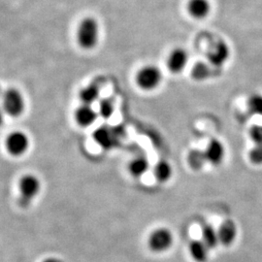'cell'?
I'll return each instance as SVG.
<instances>
[{
	"label": "cell",
	"mask_w": 262,
	"mask_h": 262,
	"mask_svg": "<svg viewBox=\"0 0 262 262\" xmlns=\"http://www.w3.org/2000/svg\"><path fill=\"white\" fill-rule=\"evenodd\" d=\"M100 36V28L97 19L85 17L77 28L76 39L78 45L84 50H93L97 46Z\"/></svg>",
	"instance_id": "obj_1"
},
{
	"label": "cell",
	"mask_w": 262,
	"mask_h": 262,
	"mask_svg": "<svg viewBox=\"0 0 262 262\" xmlns=\"http://www.w3.org/2000/svg\"><path fill=\"white\" fill-rule=\"evenodd\" d=\"M1 105L6 115L18 118L25 111L26 101L24 95L18 89L10 88L2 93Z\"/></svg>",
	"instance_id": "obj_2"
},
{
	"label": "cell",
	"mask_w": 262,
	"mask_h": 262,
	"mask_svg": "<svg viewBox=\"0 0 262 262\" xmlns=\"http://www.w3.org/2000/svg\"><path fill=\"white\" fill-rule=\"evenodd\" d=\"M19 205L24 208L30 205L41 189L40 180L32 174H27L19 180Z\"/></svg>",
	"instance_id": "obj_3"
},
{
	"label": "cell",
	"mask_w": 262,
	"mask_h": 262,
	"mask_svg": "<svg viewBox=\"0 0 262 262\" xmlns=\"http://www.w3.org/2000/svg\"><path fill=\"white\" fill-rule=\"evenodd\" d=\"M162 79L161 72L158 67L144 66L136 75V83L144 91H152L159 86Z\"/></svg>",
	"instance_id": "obj_4"
},
{
	"label": "cell",
	"mask_w": 262,
	"mask_h": 262,
	"mask_svg": "<svg viewBox=\"0 0 262 262\" xmlns=\"http://www.w3.org/2000/svg\"><path fill=\"white\" fill-rule=\"evenodd\" d=\"M5 148L13 157H20L29 148L28 136L23 131H13L6 137Z\"/></svg>",
	"instance_id": "obj_5"
},
{
	"label": "cell",
	"mask_w": 262,
	"mask_h": 262,
	"mask_svg": "<svg viewBox=\"0 0 262 262\" xmlns=\"http://www.w3.org/2000/svg\"><path fill=\"white\" fill-rule=\"evenodd\" d=\"M173 242V236L168 229L159 228L155 230L149 238L150 250L157 253H161L168 250Z\"/></svg>",
	"instance_id": "obj_6"
},
{
	"label": "cell",
	"mask_w": 262,
	"mask_h": 262,
	"mask_svg": "<svg viewBox=\"0 0 262 262\" xmlns=\"http://www.w3.org/2000/svg\"><path fill=\"white\" fill-rule=\"evenodd\" d=\"M98 116V112L94 109L93 105L88 104H82L79 106L74 114L77 124L82 127H89L93 125Z\"/></svg>",
	"instance_id": "obj_7"
},
{
	"label": "cell",
	"mask_w": 262,
	"mask_h": 262,
	"mask_svg": "<svg viewBox=\"0 0 262 262\" xmlns=\"http://www.w3.org/2000/svg\"><path fill=\"white\" fill-rule=\"evenodd\" d=\"M230 51L228 45L224 41H219L215 43L208 53L209 61L215 66H223L229 58Z\"/></svg>",
	"instance_id": "obj_8"
},
{
	"label": "cell",
	"mask_w": 262,
	"mask_h": 262,
	"mask_svg": "<svg viewBox=\"0 0 262 262\" xmlns=\"http://www.w3.org/2000/svg\"><path fill=\"white\" fill-rule=\"evenodd\" d=\"M119 136L116 134L115 130L112 128H108L102 126L94 132V139L101 148L103 149H112L116 146L117 138Z\"/></svg>",
	"instance_id": "obj_9"
},
{
	"label": "cell",
	"mask_w": 262,
	"mask_h": 262,
	"mask_svg": "<svg viewBox=\"0 0 262 262\" xmlns=\"http://www.w3.org/2000/svg\"><path fill=\"white\" fill-rule=\"evenodd\" d=\"M188 56L187 52L183 49H175L171 52L168 56L169 70L173 73H180L182 72L185 67L187 66Z\"/></svg>",
	"instance_id": "obj_10"
},
{
	"label": "cell",
	"mask_w": 262,
	"mask_h": 262,
	"mask_svg": "<svg viewBox=\"0 0 262 262\" xmlns=\"http://www.w3.org/2000/svg\"><path fill=\"white\" fill-rule=\"evenodd\" d=\"M225 147L221 141L213 139L207 146L205 155L207 161L213 165H219L225 158Z\"/></svg>",
	"instance_id": "obj_11"
},
{
	"label": "cell",
	"mask_w": 262,
	"mask_h": 262,
	"mask_svg": "<svg viewBox=\"0 0 262 262\" xmlns=\"http://www.w3.org/2000/svg\"><path fill=\"white\" fill-rule=\"evenodd\" d=\"M187 10L190 16L195 19H204L211 11V4L209 0H189Z\"/></svg>",
	"instance_id": "obj_12"
},
{
	"label": "cell",
	"mask_w": 262,
	"mask_h": 262,
	"mask_svg": "<svg viewBox=\"0 0 262 262\" xmlns=\"http://www.w3.org/2000/svg\"><path fill=\"white\" fill-rule=\"evenodd\" d=\"M217 233H219L220 242L225 246H229L234 242L236 238V234H237L236 225L232 221L227 220L221 225Z\"/></svg>",
	"instance_id": "obj_13"
},
{
	"label": "cell",
	"mask_w": 262,
	"mask_h": 262,
	"mask_svg": "<svg viewBox=\"0 0 262 262\" xmlns=\"http://www.w3.org/2000/svg\"><path fill=\"white\" fill-rule=\"evenodd\" d=\"M100 96V89L97 84H91L84 89H82L79 93V97L82 101V104H93L99 99Z\"/></svg>",
	"instance_id": "obj_14"
},
{
	"label": "cell",
	"mask_w": 262,
	"mask_h": 262,
	"mask_svg": "<svg viewBox=\"0 0 262 262\" xmlns=\"http://www.w3.org/2000/svg\"><path fill=\"white\" fill-rule=\"evenodd\" d=\"M189 252L193 259L197 262H206L209 248L203 241H193L189 245Z\"/></svg>",
	"instance_id": "obj_15"
},
{
	"label": "cell",
	"mask_w": 262,
	"mask_h": 262,
	"mask_svg": "<svg viewBox=\"0 0 262 262\" xmlns=\"http://www.w3.org/2000/svg\"><path fill=\"white\" fill-rule=\"evenodd\" d=\"M128 168H129V172L133 177L140 178L149 169L148 159L144 157L135 158L131 160Z\"/></svg>",
	"instance_id": "obj_16"
},
{
	"label": "cell",
	"mask_w": 262,
	"mask_h": 262,
	"mask_svg": "<svg viewBox=\"0 0 262 262\" xmlns=\"http://www.w3.org/2000/svg\"><path fill=\"white\" fill-rule=\"evenodd\" d=\"M154 174L156 179L160 183H165L172 176V167L167 161L161 160L154 169Z\"/></svg>",
	"instance_id": "obj_17"
},
{
	"label": "cell",
	"mask_w": 262,
	"mask_h": 262,
	"mask_svg": "<svg viewBox=\"0 0 262 262\" xmlns=\"http://www.w3.org/2000/svg\"><path fill=\"white\" fill-rule=\"evenodd\" d=\"M202 241L210 249H215L220 242L219 233L212 225H205L202 229Z\"/></svg>",
	"instance_id": "obj_18"
},
{
	"label": "cell",
	"mask_w": 262,
	"mask_h": 262,
	"mask_svg": "<svg viewBox=\"0 0 262 262\" xmlns=\"http://www.w3.org/2000/svg\"><path fill=\"white\" fill-rule=\"evenodd\" d=\"M208 162L205 151L191 150L188 155V164L193 170H200Z\"/></svg>",
	"instance_id": "obj_19"
},
{
	"label": "cell",
	"mask_w": 262,
	"mask_h": 262,
	"mask_svg": "<svg viewBox=\"0 0 262 262\" xmlns=\"http://www.w3.org/2000/svg\"><path fill=\"white\" fill-rule=\"evenodd\" d=\"M98 115L105 120L110 119L115 112V104L112 98H103L98 104Z\"/></svg>",
	"instance_id": "obj_20"
},
{
	"label": "cell",
	"mask_w": 262,
	"mask_h": 262,
	"mask_svg": "<svg viewBox=\"0 0 262 262\" xmlns=\"http://www.w3.org/2000/svg\"><path fill=\"white\" fill-rule=\"evenodd\" d=\"M248 106L250 111L253 114L262 116V95L254 94L251 96L248 102Z\"/></svg>",
	"instance_id": "obj_21"
},
{
	"label": "cell",
	"mask_w": 262,
	"mask_h": 262,
	"mask_svg": "<svg viewBox=\"0 0 262 262\" xmlns=\"http://www.w3.org/2000/svg\"><path fill=\"white\" fill-rule=\"evenodd\" d=\"M210 75L209 68L206 64L204 63H197L196 66L193 67L192 69V77L197 80V81H202L205 80Z\"/></svg>",
	"instance_id": "obj_22"
},
{
	"label": "cell",
	"mask_w": 262,
	"mask_h": 262,
	"mask_svg": "<svg viewBox=\"0 0 262 262\" xmlns=\"http://www.w3.org/2000/svg\"><path fill=\"white\" fill-rule=\"evenodd\" d=\"M250 159L253 164H262V145H255L253 150L250 151Z\"/></svg>",
	"instance_id": "obj_23"
},
{
	"label": "cell",
	"mask_w": 262,
	"mask_h": 262,
	"mask_svg": "<svg viewBox=\"0 0 262 262\" xmlns=\"http://www.w3.org/2000/svg\"><path fill=\"white\" fill-rule=\"evenodd\" d=\"M250 135H251L252 140L256 145H262V125L253 126L250 130Z\"/></svg>",
	"instance_id": "obj_24"
},
{
	"label": "cell",
	"mask_w": 262,
	"mask_h": 262,
	"mask_svg": "<svg viewBox=\"0 0 262 262\" xmlns=\"http://www.w3.org/2000/svg\"><path fill=\"white\" fill-rule=\"evenodd\" d=\"M5 112H4V110H3V107H2V105L0 103V126L3 124V122H4V117H5Z\"/></svg>",
	"instance_id": "obj_25"
},
{
	"label": "cell",
	"mask_w": 262,
	"mask_h": 262,
	"mask_svg": "<svg viewBox=\"0 0 262 262\" xmlns=\"http://www.w3.org/2000/svg\"><path fill=\"white\" fill-rule=\"evenodd\" d=\"M43 262H60L59 260H57L56 258H52V257H50V258H47V259H45Z\"/></svg>",
	"instance_id": "obj_26"
},
{
	"label": "cell",
	"mask_w": 262,
	"mask_h": 262,
	"mask_svg": "<svg viewBox=\"0 0 262 262\" xmlns=\"http://www.w3.org/2000/svg\"><path fill=\"white\" fill-rule=\"evenodd\" d=\"M2 95V91H1V89H0V96Z\"/></svg>",
	"instance_id": "obj_27"
}]
</instances>
